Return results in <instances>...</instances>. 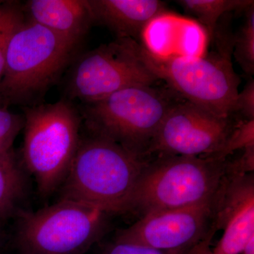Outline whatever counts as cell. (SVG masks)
Wrapping results in <instances>:
<instances>
[{
  "instance_id": "cell-1",
  "label": "cell",
  "mask_w": 254,
  "mask_h": 254,
  "mask_svg": "<svg viewBox=\"0 0 254 254\" xmlns=\"http://www.w3.org/2000/svg\"><path fill=\"white\" fill-rule=\"evenodd\" d=\"M145 160L88 131L59 189V200L86 203L110 215L127 213Z\"/></svg>"
},
{
  "instance_id": "cell-2",
  "label": "cell",
  "mask_w": 254,
  "mask_h": 254,
  "mask_svg": "<svg viewBox=\"0 0 254 254\" xmlns=\"http://www.w3.org/2000/svg\"><path fill=\"white\" fill-rule=\"evenodd\" d=\"M228 172V158L156 155L147 158L129 211L143 215L215 201Z\"/></svg>"
},
{
  "instance_id": "cell-3",
  "label": "cell",
  "mask_w": 254,
  "mask_h": 254,
  "mask_svg": "<svg viewBox=\"0 0 254 254\" xmlns=\"http://www.w3.org/2000/svg\"><path fill=\"white\" fill-rule=\"evenodd\" d=\"M78 48L26 18L6 51L0 81L1 105L25 108L43 103L47 92L74 61Z\"/></svg>"
},
{
  "instance_id": "cell-4",
  "label": "cell",
  "mask_w": 254,
  "mask_h": 254,
  "mask_svg": "<svg viewBox=\"0 0 254 254\" xmlns=\"http://www.w3.org/2000/svg\"><path fill=\"white\" fill-rule=\"evenodd\" d=\"M23 142L20 157L34 178L38 190L48 198L63 183L81 140L79 110L62 99L22 108Z\"/></svg>"
},
{
  "instance_id": "cell-5",
  "label": "cell",
  "mask_w": 254,
  "mask_h": 254,
  "mask_svg": "<svg viewBox=\"0 0 254 254\" xmlns=\"http://www.w3.org/2000/svg\"><path fill=\"white\" fill-rule=\"evenodd\" d=\"M182 100L169 87L131 86L83 104L79 111L87 131L118 143L138 158L146 159L164 118Z\"/></svg>"
},
{
  "instance_id": "cell-6",
  "label": "cell",
  "mask_w": 254,
  "mask_h": 254,
  "mask_svg": "<svg viewBox=\"0 0 254 254\" xmlns=\"http://www.w3.org/2000/svg\"><path fill=\"white\" fill-rule=\"evenodd\" d=\"M217 50L197 58L160 59L141 46L147 66L160 81L187 101L220 117L235 115L241 83L232 63L233 42L215 40Z\"/></svg>"
},
{
  "instance_id": "cell-7",
  "label": "cell",
  "mask_w": 254,
  "mask_h": 254,
  "mask_svg": "<svg viewBox=\"0 0 254 254\" xmlns=\"http://www.w3.org/2000/svg\"><path fill=\"white\" fill-rule=\"evenodd\" d=\"M110 214L86 203L59 200L18 215L21 254H83L101 238Z\"/></svg>"
},
{
  "instance_id": "cell-8",
  "label": "cell",
  "mask_w": 254,
  "mask_h": 254,
  "mask_svg": "<svg viewBox=\"0 0 254 254\" xmlns=\"http://www.w3.org/2000/svg\"><path fill=\"white\" fill-rule=\"evenodd\" d=\"M158 81L143 60L141 44L131 38H117L73 62L66 98L87 104L128 87L154 86Z\"/></svg>"
},
{
  "instance_id": "cell-9",
  "label": "cell",
  "mask_w": 254,
  "mask_h": 254,
  "mask_svg": "<svg viewBox=\"0 0 254 254\" xmlns=\"http://www.w3.org/2000/svg\"><path fill=\"white\" fill-rule=\"evenodd\" d=\"M240 120L220 118L185 100L165 117L150 143L153 155L214 157L226 143Z\"/></svg>"
},
{
  "instance_id": "cell-10",
  "label": "cell",
  "mask_w": 254,
  "mask_h": 254,
  "mask_svg": "<svg viewBox=\"0 0 254 254\" xmlns=\"http://www.w3.org/2000/svg\"><path fill=\"white\" fill-rule=\"evenodd\" d=\"M216 203L217 200L187 208L145 214L131 226L120 230L115 240L160 250L192 248L211 230Z\"/></svg>"
},
{
  "instance_id": "cell-11",
  "label": "cell",
  "mask_w": 254,
  "mask_h": 254,
  "mask_svg": "<svg viewBox=\"0 0 254 254\" xmlns=\"http://www.w3.org/2000/svg\"><path fill=\"white\" fill-rule=\"evenodd\" d=\"M213 224L223 234L212 254H242L254 235V177L230 173L219 195Z\"/></svg>"
},
{
  "instance_id": "cell-12",
  "label": "cell",
  "mask_w": 254,
  "mask_h": 254,
  "mask_svg": "<svg viewBox=\"0 0 254 254\" xmlns=\"http://www.w3.org/2000/svg\"><path fill=\"white\" fill-rule=\"evenodd\" d=\"M208 39L199 23L165 10L145 26L140 44L160 59L197 58L206 54Z\"/></svg>"
},
{
  "instance_id": "cell-13",
  "label": "cell",
  "mask_w": 254,
  "mask_h": 254,
  "mask_svg": "<svg viewBox=\"0 0 254 254\" xmlns=\"http://www.w3.org/2000/svg\"><path fill=\"white\" fill-rule=\"evenodd\" d=\"M23 9L27 19L77 48L94 24L88 0H28Z\"/></svg>"
},
{
  "instance_id": "cell-14",
  "label": "cell",
  "mask_w": 254,
  "mask_h": 254,
  "mask_svg": "<svg viewBox=\"0 0 254 254\" xmlns=\"http://www.w3.org/2000/svg\"><path fill=\"white\" fill-rule=\"evenodd\" d=\"M94 23L109 28L118 38L138 42L148 23L166 10L158 0H88Z\"/></svg>"
},
{
  "instance_id": "cell-15",
  "label": "cell",
  "mask_w": 254,
  "mask_h": 254,
  "mask_svg": "<svg viewBox=\"0 0 254 254\" xmlns=\"http://www.w3.org/2000/svg\"><path fill=\"white\" fill-rule=\"evenodd\" d=\"M28 191L26 169L14 149L0 155V220L18 216Z\"/></svg>"
},
{
  "instance_id": "cell-16",
  "label": "cell",
  "mask_w": 254,
  "mask_h": 254,
  "mask_svg": "<svg viewBox=\"0 0 254 254\" xmlns=\"http://www.w3.org/2000/svg\"><path fill=\"white\" fill-rule=\"evenodd\" d=\"M177 3L194 16L212 40L224 15L232 11H246L254 4L253 0H179Z\"/></svg>"
},
{
  "instance_id": "cell-17",
  "label": "cell",
  "mask_w": 254,
  "mask_h": 254,
  "mask_svg": "<svg viewBox=\"0 0 254 254\" xmlns=\"http://www.w3.org/2000/svg\"><path fill=\"white\" fill-rule=\"evenodd\" d=\"M26 21L23 4L18 1L0 3V81L4 73L6 51L11 38Z\"/></svg>"
},
{
  "instance_id": "cell-18",
  "label": "cell",
  "mask_w": 254,
  "mask_h": 254,
  "mask_svg": "<svg viewBox=\"0 0 254 254\" xmlns=\"http://www.w3.org/2000/svg\"><path fill=\"white\" fill-rule=\"evenodd\" d=\"M245 12V22L234 36L232 54L243 71L252 76L254 73V4Z\"/></svg>"
},
{
  "instance_id": "cell-19",
  "label": "cell",
  "mask_w": 254,
  "mask_h": 254,
  "mask_svg": "<svg viewBox=\"0 0 254 254\" xmlns=\"http://www.w3.org/2000/svg\"><path fill=\"white\" fill-rule=\"evenodd\" d=\"M254 146V120H240L218 154L213 158H229L234 152Z\"/></svg>"
},
{
  "instance_id": "cell-20",
  "label": "cell",
  "mask_w": 254,
  "mask_h": 254,
  "mask_svg": "<svg viewBox=\"0 0 254 254\" xmlns=\"http://www.w3.org/2000/svg\"><path fill=\"white\" fill-rule=\"evenodd\" d=\"M192 248L181 250H160L138 244L115 240L113 243L106 247L102 254H189Z\"/></svg>"
},
{
  "instance_id": "cell-21",
  "label": "cell",
  "mask_w": 254,
  "mask_h": 254,
  "mask_svg": "<svg viewBox=\"0 0 254 254\" xmlns=\"http://www.w3.org/2000/svg\"><path fill=\"white\" fill-rule=\"evenodd\" d=\"M235 115L239 120H254V80L251 78L242 91L239 92Z\"/></svg>"
},
{
  "instance_id": "cell-22",
  "label": "cell",
  "mask_w": 254,
  "mask_h": 254,
  "mask_svg": "<svg viewBox=\"0 0 254 254\" xmlns=\"http://www.w3.org/2000/svg\"><path fill=\"white\" fill-rule=\"evenodd\" d=\"M24 120L21 115L11 113L7 107L0 106V139L17 136L23 129Z\"/></svg>"
},
{
  "instance_id": "cell-23",
  "label": "cell",
  "mask_w": 254,
  "mask_h": 254,
  "mask_svg": "<svg viewBox=\"0 0 254 254\" xmlns=\"http://www.w3.org/2000/svg\"><path fill=\"white\" fill-rule=\"evenodd\" d=\"M217 231L215 227H212L211 230L208 232L206 237L203 240L198 242L193 248L190 250L189 254H212V250L210 249V241Z\"/></svg>"
},
{
  "instance_id": "cell-24",
  "label": "cell",
  "mask_w": 254,
  "mask_h": 254,
  "mask_svg": "<svg viewBox=\"0 0 254 254\" xmlns=\"http://www.w3.org/2000/svg\"><path fill=\"white\" fill-rule=\"evenodd\" d=\"M16 136H9L0 139V155L12 149Z\"/></svg>"
},
{
  "instance_id": "cell-25",
  "label": "cell",
  "mask_w": 254,
  "mask_h": 254,
  "mask_svg": "<svg viewBox=\"0 0 254 254\" xmlns=\"http://www.w3.org/2000/svg\"><path fill=\"white\" fill-rule=\"evenodd\" d=\"M242 254H254V235L246 244Z\"/></svg>"
},
{
  "instance_id": "cell-26",
  "label": "cell",
  "mask_w": 254,
  "mask_h": 254,
  "mask_svg": "<svg viewBox=\"0 0 254 254\" xmlns=\"http://www.w3.org/2000/svg\"><path fill=\"white\" fill-rule=\"evenodd\" d=\"M0 106H2V105H1V101H0Z\"/></svg>"
},
{
  "instance_id": "cell-27",
  "label": "cell",
  "mask_w": 254,
  "mask_h": 254,
  "mask_svg": "<svg viewBox=\"0 0 254 254\" xmlns=\"http://www.w3.org/2000/svg\"><path fill=\"white\" fill-rule=\"evenodd\" d=\"M1 1H0V3H1Z\"/></svg>"
}]
</instances>
